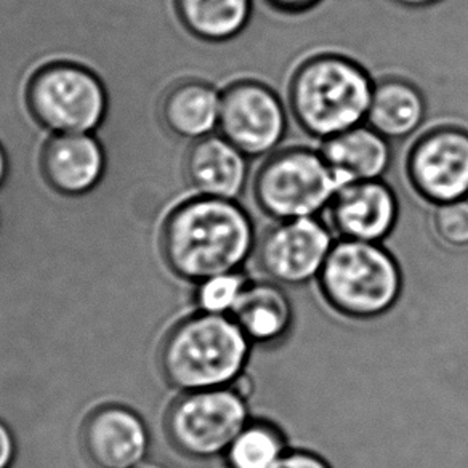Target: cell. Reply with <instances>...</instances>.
Listing matches in <instances>:
<instances>
[{
  "mask_svg": "<svg viewBox=\"0 0 468 468\" xmlns=\"http://www.w3.org/2000/svg\"><path fill=\"white\" fill-rule=\"evenodd\" d=\"M249 284L250 281L248 280V276L242 274L239 270L208 278L199 282L196 297L197 305L202 313L207 314L231 316Z\"/></svg>",
  "mask_w": 468,
  "mask_h": 468,
  "instance_id": "obj_21",
  "label": "cell"
},
{
  "mask_svg": "<svg viewBox=\"0 0 468 468\" xmlns=\"http://www.w3.org/2000/svg\"><path fill=\"white\" fill-rule=\"evenodd\" d=\"M286 436L274 423L250 420L225 452L229 468H274L287 454Z\"/></svg>",
  "mask_w": 468,
  "mask_h": 468,
  "instance_id": "obj_20",
  "label": "cell"
},
{
  "mask_svg": "<svg viewBox=\"0 0 468 468\" xmlns=\"http://www.w3.org/2000/svg\"><path fill=\"white\" fill-rule=\"evenodd\" d=\"M274 468H332L321 455L310 451H287Z\"/></svg>",
  "mask_w": 468,
  "mask_h": 468,
  "instance_id": "obj_23",
  "label": "cell"
},
{
  "mask_svg": "<svg viewBox=\"0 0 468 468\" xmlns=\"http://www.w3.org/2000/svg\"><path fill=\"white\" fill-rule=\"evenodd\" d=\"M44 172L53 188L65 195H84L103 176V148L89 133L58 135L47 144Z\"/></svg>",
  "mask_w": 468,
  "mask_h": 468,
  "instance_id": "obj_15",
  "label": "cell"
},
{
  "mask_svg": "<svg viewBox=\"0 0 468 468\" xmlns=\"http://www.w3.org/2000/svg\"><path fill=\"white\" fill-rule=\"evenodd\" d=\"M332 246L329 228L316 217L280 220L261 236L257 261L273 282L300 286L318 280Z\"/></svg>",
  "mask_w": 468,
  "mask_h": 468,
  "instance_id": "obj_10",
  "label": "cell"
},
{
  "mask_svg": "<svg viewBox=\"0 0 468 468\" xmlns=\"http://www.w3.org/2000/svg\"><path fill=\"white\" fill-rule=\"evenodd\" d=\"M327 210L340 239L380 244L397 227L399 204L387 183L369 180L344 185Z\"/></svg>",
  "mask_w": 468,
  "mask_h": 468,
  "instance_id": "obj_11",
  "label": "cell"
},
{
  "mask_svg": "<svg viewBox=\"0 0 468 468\" xmlns=\"http://www.w3.org/2000/svg\"><path fill=\"white\" fill-rule=\"evenodd\" d=\"M372 89L371 76L355 59L319 53L295 68L287 98L300 129L324 142L366 124Z\"/></svg>",
  "mask_w": 468,
  "mask_h": 468,
  "instance_id": "obj_2",
  "label": "cell"
},
{
  "mask_svg": "<svg viewBox=\"0 0 468 468\" xmlns=\"http://www.w3.org/2000/svg\"><path fill=\"white\" fill-rule=\"evenodd\" d=\"M427 103L422 91L410 80L387 78L374 82L366 124L387 140H404L422 125Z\"/></svg>",
  "mask_w": 468,
  "mask_h": 468,
  "instance_id": "obj_17",
  "label": "cell"
},
{
  "mask_svg": "<svg viewBox=\"0 0 468 468\" xmlns=\"http://www.w3.org/2000/svg\"><path fill=\"white\" fill-rule=\"evenodd\" d=\"M15 442L10 430L0 422V468H8L14 462Z\"/></svg>",
  "mask_w": 468,
  "mask_h": 468,
  "instance_id": "obj_25",
  "label": "cell"
},
{
  "mask_svg": "<svg viewBox=\"0 0 468 468\" xmlns=\"http://www.w3.org/2000/svg\"><path fill=\"white\" fill-rule=\"evenodd\" d=\"M5 176H7V157L0 146V186L5 182Z\"/></svg>",
  "mask_w": 468,
  "mask_h": 468,
  "instance_id": "obj_27",
  "label": "cell"
},
{
  "mask_svg": "<svg viewBox=\"0 0 468 468\" xmlns=\"http://www.w3.org/2000/svg\"><path fill=\"white\" fill-rule=\"evenodd\" d=\"M218 131L249 159L270 156L286 137V108L267 84L242 79L221 93Z\"/></svg>",
  "mask_w": 468,
  "mask_h": 468,
  "instance_id": "obj_8",
  "label": "cell"
},
{
  "mask_svg": "<svg viewBox=\"0 0 468 468\" xmlns=\"http://www.w3.org/2000/svg\"><path fill=\"white\" fill-rule=\"evenodd\" d=\"M189 33L208 42L234 39L252 18V0H176Z\"/></svg>",
  "mask_w": 468,
  "mask_h": 468,
  "instance_id": "obj_19",
  "label": "cell"
},
{
  "mask_svg": "<svg viewBox=\"0 0 468 468\" xmlns=\"http://www.w3.org/2000/svg\"><path fill=\"white\" fill-rule=\"evenodd\" d=\"M342 186L319 151L293 146L265 157L252 193L261 212L280 221L316 217Z\"/></svg>",
  "mask_w": 468,
  "mask_h": 468,
  "instance_id": "obj_5",
  "label": "cell"
},
{
  "mask_svg": "<svg viewBox=\"0 0 468 468\" xmlns=\"http://www.w3.org/2000/svg\"><path fill=\"white\" fill-rule=\"evenodd\" d=\"M186 176L204 197L238 201L248 186L249 157L221 135H208L191 146Z\"/></svg>",
  "mask_w": 468,
  "mask_h": 468,
  "instance_id": "obj_13",
  "label": "cell"
},
{
  "mask_svg": "<svg viewBox=\"0 0 468 468\" xmlns=\"http://www.w3.org/2000/svg\"><path fill=\"white\" fill-rule=\"evenodd\" d=\"M393 2L398 4V5H401V7L425 8L430 7V5H435V4L441 2V0H393Z\"/></svg>",
  "mask_w": 468,
  "mask_h": 468,
  "instance_id": "obj_26",
  "label": "cell"
},
{
  "mask_svg": "<svg viewBox=\"0 0 468 468\" xmlns=\"http://www.w3.org/2000/svg\"><path fill=\"white\" fill-rule=\"evenodd\" d=\"M327 305L345 318L376 319L397 305L403 274L397 259L378 242H334L318 276Z\"/></svg>",
  "mask_w": 468,
  "mask_h": 468,
  "instance_id": "obj_4",
  "label": "cell"
},
{
  "mask_svg": "<svg viewBox=\"0 0 468 468\" xmlns=\"http://www.w3.org/2000/svg\"><path fill=\"white\" fill-rule=\"evenodd\" d=\"M254 249V223L238 201L199 196L176 208L164 233L169 267L195 282L238 271Z\"/></svg>",
  "mask_w": 468,
  "mask_h": 468,
  "instance_id": "obj_1",
  "label": "cell"
},
{
  "mask_svg": "<svg viewBox=\"0 0 468 468\" xmlns=\"http://www.w3.org/2000/svg\"><path fill=\"white\" fill-rule=\"evenodd\" d=\"M250 350V340L231 316L201 313L172 331L161 365L178 390L227 388L242 378Z\"/></svg>",
  "mask_w": 468,
  "mask_h": 468,
  "instance_id": "obj_3",
  "label": "cell"
},
{
  "mask_svg": "<svg viewBox=\"0 0 468 468\" xmlns=\"http://www.w3.org/2000/svg\"><path fill=\"white\" fill-rule=\"evenodd\" d=\"M221 95L199 80L176 85L164 101V121L176 135L191 140L212 135L218 129Z\"/></svg>",
  "mask_w": 468,
  "mask_h": 468,
  "instance_id": "obj_18",
  "label": "cell"
},
{
  "mask_svg": "<svg viewBox=\"0 0 468 468\" xmlns=\"http://www.w3.org/2000/svg\"><path fill=\"white\" fill-rule=\"evenodd\" d=\"M29 103L40 122L58 135L90 133L106 114L103 85L79 66L53 65L39 72Z\"/></svg>",
  "mask_w": 468,
  "mask_h": 468,
  "instance_id": "obj_7",
  "label": "cell"
},
{
  "mask_svg": "<svg viewBox=\"0 0 468 468\" xmlns=\"http://www.w3.org/2000/svg\"><path fill=\"white\" fill-rule=\"evenodd\" d=\"M319 153L342 185L382 180L393 163L390 140L367 124L327 138Z\"/></svg>",
  "mask_w": 468,
  "mask_h": 468,
  "instance_id": "obj_14",
  "label": "cell"
},
{
  "mask_svg": "<svg viewBox=\"0 0 468 468\" xmlns=\"http://www.w3.org/2000/svg\"><path fill=\"white\" fill-rule=\"evenodd\" d=\"M84 444L98 468H137L148 452V431L140 417L112 406L90 417Z\"/></svg>",
  "mask_w": 468,
  "mask_h": 468,
  "instance_id": "obj_12",
  "label": "cell"
},
{
  "mask_svg": "<svg viewBox=\"0 0 468 468\" xmlns=\"http://www.w3.org/2000/svg\"><path fill=\"white\" fill-rule=\"evenodd\" d=\"M137 468H165L161 467V465H154V463H144V465H140V467Z\"/></svg>",
  "mask_w": 468,
  "mask_h": 468,
  "instance_id": "obj_28",
  "label": "cell"
},
{
  "mask_svg": "<svg viewBox=\"0 0 468 468\" xmlns=\"http://www.w3.org/2000/svg\"><path fill=\"white\" fill-rule=\"evenodd\" d=\"M406 174L417 195L433 206L468 199V131L441 125L412 144Z\"/></svg>",
  "mask_w": 468,
  "mask_h": 468,
  "instance_id": "obj_9",
  "label": "cell"
},
{
  "mask_svg": "<svg viewBox=\"0 0 468 468\" xmlns=\"http://www.w3.org/2000/svg\"><path fill=\"white\" fill-rule=\"evenodd\" d=\"M431 229L444 246L468 248V199L435 206Z\"/></svg>",
  "mask_w": 468,
  "mask_h": 468,
  "instance_id": "obj_22",
  "label": "cell"
},
{
  "mask_svg": "<svg viewBox=\"0 0 468 468\" xmlns=\"http://www.w3.org/2000/svg\"><path fill=\"white\" fill-rule=\"evenodd\" d=\"M249 422L246 397L227 387L186 393L170 410L167 431L183 454L207 461L225 455Z\"/></svg>",
  "mask_w": 468,
  "mask_h": 468,
  "instance_id": "obj_6",
  "label": "cell"
},
{
  "mask_svg": "<svg viewBox=\"0 0 468 468\" xmlns=\"http://www.w3.org/2000/svg\"><path fill=\"white\" fill-rule=\"evenodd\" d=\"M231 318L250 344H280L292 329V303L278 282H250Z\"/></svg>",
  "mask_w": 468,
  "mask_h": 468,
  "instance_id": "obj_16",
  "label": "cell"
},
{
  "mask_svg": "<svg viewBox=\"0 0 468 468\" xmlns=\"http://www.w3.org/2000/svg\"><path fill=\"white\" fill-rule=\"evenodd\" d=\"M321 0H267L268 5L281 14L300 15L316 7Z\"/></svg>",
  "mask_w": 468,
  "mask_h": 468,
  "instance_id": "obj_24",
  "label": "cell"
}]
</instances>
